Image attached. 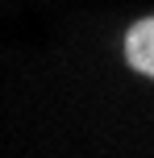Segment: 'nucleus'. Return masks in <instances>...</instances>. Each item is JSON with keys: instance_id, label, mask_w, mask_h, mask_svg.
Instances as JSON below:
<instances>
[{"instance_id": "1", "label": "nucleus", "mask_w": 154, "mask_h": 158, "mask_svg": "<svg viewBox=\"0 0 154 158\" xmlns=\"http://www.w3.org/2000/svg\"><path fill=\"white\" fill-rule=\"evenodd\" d=\"M125 58H129L133 71H142V75L154 79V17H146V21H138L129 29V38H125Z\"/></svg>"}]
</instances>
